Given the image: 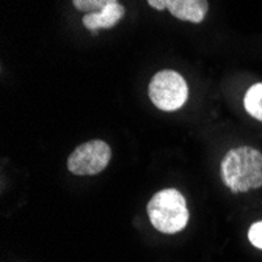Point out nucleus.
<instances>
[{"label":"nucleus","mask_w":262,"mask_h":262,"mask_svg":"<svg viewBox=\"0 0 262 262\" xmlns=\"http://www.w3.org/2000/svg\"><path fill=\"white\" fill-rule=\"evenodd\" d=\"M223 184L234 193L262 187V154L251 146L228 151L220 165Z\"/></svg>","instance_id":"obj_1"},{"label":"nucleus","mask_w":262,"mask_h":262,"mask_svg":"<svg viewBox=\"0 0 262 262\" xmlns=\"http://www.w3.org/2000/svg\"><path fill=\"white\" fill-rule=\"evenodd\" d=\"M148 217L152 226L163 234H174L188 223V209L185 198L174 188L157 192L148 203Z\"/></svg>","instance_id":"obj_2"},{"label":"nucleus","mask_w":262,"mask_h":262,"mask_svg":"<svg viewBox=\"0 0 262 262\" xmlns=\"http://www.w3.org/2000/svg\"><path fill=\"white\" fill-rule=\"evenodd\" d=\"M149 98L163 112L179 110L188 99L187 82L176 71H160L149 83Z\"/></svg>","instance_id":"obj_3"},{"label":"nucleus","mask_w":262,"mask_h":262,"mask_svg":"<svg viewBox=\"0 0 262 262\" xmlns=\"http://www.w3.org/2000/svg\"><path fill=\"white\" fill-rule=\"evenodd\" d=\"M112 149L102 140H93L80 145L68 157V170L77 176L99 174L107 168Z\"/></svg>","instance_id":"obj_4"},{"label":"nucleus","mask_w":262,"mask_h":262,"mask_svg":"<svg viewBox=\"0 0 262 262\" xmlns=\"http://www.w3.org/2000/svg\"><path fill=\"white\" fill-rule=\"evenodd\" d=\"M124 16V7L121 4H110L104 10L96 11V13H88L83 16L82 22L83 27L93 32V35H96L98 30L101 29H110L116 26Z\"/></svg>","instance_id":"obj_5"},{"label":"nucleus","mask_w":262,"mask_h":262,"mask_svg":"<svg viewBox=\"0 0 262 262\" xmlns=\"http://www.w3.org/2000/svg\"><path fill=\"white\" fill-rule=\"evenodd\" d=\"M166 10L176 19L200 24L204 20L209 5L207 0H168Z\"/></svg>","instance_id":"obj_6"},{"label":"nucleus","mask_w":262,"mask_h":262,"mask_svg":"<svg viewBox=\"0 0 262 262\" xmlns=\"http://www.w3.org/2000/svg\"><path fill=\"white\" fill-rule=\"evenodd\" d=\"M244 104L248 115H251L254 120L262 121V83H254L248 88Z\"/></svg>","instance_id":"obj_7"},{"label":"nucleus","mask_w":262,"mask_h":262,"mask_svg":"<svg viewBox=\"0 0 262 262\" xmlns=\"http://www.w3.org/2000/svg\"><path fill=\"white\" fill-rule=\"evenodd\" d=\"M118 0H73L74 7L79 11H83L85 14L88 13H96L104 10L110 4H116Z\"/></svg>","instance_id":"obj_8"},{"label":"nucleus","mask_w":262,"mask_h":262,"mask_svg":"<svg viewBox=\"0 0 262 262\" xmlns=\"http://www.w3.org/2000/svg\"><path fill=\"white\" fill-rule=\"evenodd\" d=\"M248 239H250L251 245L262 250V222H256L254 225H251V228L248 231Z\"/></svg>","instance_id":"obj_9"},{"label":"nucleus","mask_w":262,"mask_h":262,"mask_svg":"<svg viewBox=\"0 0 262 262\" xmlns=\"http://www.w3.org/2000/svg\"><path fill=\"white\" fill-rule=\"evenodd\" d=\"M148 4H149L154 10L162 11V10L166 8V5H168V0H148Z\"/></svg>","instance_id":"obj_10"}]
</instances>
